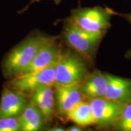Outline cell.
Here are the masks:
<instances>
[{"label":"cell","instance_id":"ffe728a7","mask_svg":"<svg viewBox=\"0 0 131 131\" xmlns=\"http://www.w3.org/2000/svg\"><path fill=\"white\" fill-rule=\"evenodd\" d=\"M50 131H64L66 130V129H64L63 127H60V126H56V127H52V128L48 129Z\"/></svg>","mask_w":131,"mask_h":131},{"label":"cell","instance_id":"ac0fdd59","mask_svg":"<svg viewBox=\"0 0 131 131\" xmlns=\"http://www.w3.org/2000/svg\"><path fill=\"white\" fill-rule=\"evenodd\" d=\"M112 13L114 16L117 15L120 16V17L126 19L127 21H128L129 23L131 24V12L129 13V14H122V13L117 12L116 11H114V10L112 9Z\"/></svg>","mask_w":131,"mask_h":131},{"label":"cell","instance_id":"277c9868","mask_svg":"<svg viewBox=\"0 0 131 131\" xmlns=\"http://www.w3.org/2000/svg\"><path fill=\"white\" fill-rule=\"evenodd\" d=\"M112 9L97 6L93 7H81L72 10L67 18L82 30L93 33L106 34L112 26Z\"/></svg>","mask_w":131,"mask_h":131},{"label":"cell","instance_id":"8fae6325","mask_svg":"<svg viewBox=\"0 0 131 131\" xmlns=\"http://www.w3.org/2000/svg\"><path fill=\"white\" fill-rule=\"evenodd\" d=\"M30 101L41 112L46 123L51 122L56 109L53 86H43L38 88L31 93Z\"/></svg>","mask_w":131,"mask_h":131},{"label":"cell","instance_id":"5bb4252c","mask_svg":"<svg viewBox=\"0 0 131 131\" xmlns=\"http://www.w3.org/2000/svg\"><path fill=\"white\" fill-rule=\"evenodd\" d=\"M66 118L81 127L95 125V118L89 100L78 103L68 113Z\"/></svg>","mask_w":131,"mask_h":131},{"label":"cell","instance_id":"e0dca14e","mask_svg":"<svg viewBox=\"0 0 131 131\" xmlns=\"http://www.w3.org/2000/svg\"><path fill=\"white\" fill-rule=\"evenodd\" d=\"M40 1H41V0H31V1H30V3H29V4H27V6H26L23 9H22L21 10H20L19 12H18V13H19V14H22V13L25 12L26 11L29 9V7H30V6L32 4H34V3H35V2H40ZM53 2L55 4L58 5V4H60V3H61V0H53ZM81 0H78V4H79V6H81Z\"/></svg>","mask_w":131,"mask_h":131},{"label":"cell","instance_id":"30bf717a","mask_svg":"<svg viewBox=\"0 0 131 131\" xmlns=\"http://www.w3.org/2000/svg\"><path fill=\"white\" fill-rule=\"evenodd\" d=\"M27 103L25 94L5 88L0 101V118L18 117Z\"/></svg>","mask_w":131,"mask_h":131},{"label":"cell","instance_id":"9a60e30c","mask_svg":"<svg viewBox=\"0 0 131 131\" xmlns=\"http://www.w3.org/2000/svg\"><path fill=\"white\" fill-rule=\"evenodd\" d=\"M112 128L117 130L131 131V102L124 104L120 115Z\"/></svg>","mask_w":131,"mask_h":131},{"label":"cell","instance_id":"2e32d148","mask_svg":"<svg viewBox=\"0 0 131 131\" xmlns=\"http://www.w3.org/2000/svg\"><path fill=\"white\" fill-rule=\"evenodd\" d=\"M18 130H21L19 116L0 118V131Z\"/></svg>","mask_w":131,"mask_h":131},{"label":"cell","instance_id":"4fadbf2b","mask_svg":"<svg viewBox=\"0 0 131 131\" xmlns=\"http://www.w3.org/2000/svg\"><path fill=\"white\" fill-rule=\"evenodd\" d=\"M19 119L23 131L39 130L46 123L41 112L31 101L26 104L19 115Z\"/></svg>","mask_w":131,"mask_h":131},{"label":"cell","instance_id":"7402d4cb","mask_svg":"<svg viewBox=\"0 0 131 131\" xmlns=\"http://www.w3.org/2000/svg\"><path fill=\"white\" fill-rule=\"evenodd\" d=\"M130 102H131V101H130Z\"/></svg>","mask_w":131,"mask_h":131},{"label":"cell","instance_id":"3957f363","mask_svg":"<svg viewBox=\"0 0 131 131\" xmlns=\"http://www.w3.org/2000/svg\"><path fill=\"white\" fill-rule=\"evenodd\" d=\"M90 66L74 50L63 51L55 66L54 86L81 84L91 72Z\"/></svg>","mask_w":131,"mask_h":131},{"label":"cell","instance_id":"ba28073f","mask_svg":"<svg viewBox=\"0 0 131 131\" xmlns=\"http://www.w3.org/2000/svg\"><path fill=\"white\" fill-rule=\"evenodd\" d=\"M81 84L55 86V108L62 117L66 118L68 113L75 106L86 100L81 91Z\"/></svg>","mask_w":131,"mask_h":131},{"label":"cell","instance_id":"7a4b0ae2","mask_svg":"<svg viewBox=\"0 0 131 131\" xmlns=\"http://www.w3.org/2000/svg\"><path fill=\"white\" fill-rule=\"evenodd\" d=\"M52 37L39 34L28 38L15 47L4 60L3 66L6 75L10 77L17 76L32 63L40 49Z\"/></svg>","mask_w":131,"mask_h":131},{"label":"cell","instance_id":"52a82bcc","mask_svg":"<svg viewBox=\"0 0 131 131\" xmlns=\"http://www.w3.org/2000/svg\"><path fill=\"white\" fill-rule=\"evenodd\" d=\"M63 52V47L59 41V37L52 36L49 41L40 49L32 63L17 76L40 71L56 64Z\"/></svg>","mask_w":131,"mask_h":131},{"label":"cell","instance_id":"44dd1931","mask_svg":"<svg viewBox=\"0 0 131 131\" xmlns=\"http://www.w3.org/2000/svg\"><path fill=\"white\" fill-rule=\"evenodd\" d=\"M125 57H126V58L131 60V49L126 52Z\"/></svg>","mask_w":131,"mask_h":131},{"label":"cell","instance_id":"6da1fadb","mask_svg":"<svg viewBox=\"0 0 131 131\" xmlns=\"http://www.w3.org/2000/svg\"><path fill=\"white\" fill-rule=\"evenodd\" d=\"M63 23L62 33L65 43L83 57L91 68L92 67L98 47L106 34L83 30L68 18L64 19Z\"/></svg>","mask_w":131,"mask_h":131},{"label":"cell","instance_id":"d6986e66","mask_svg":"<svg viewBox=\"0 0 131 131\" xmlns=\"http://www.w3.org/2000/svg\"><path fill=\"white\" fill-rule=\"evenodd\" d=\"M83 130L81 126H80L79 125H74L72 126H70L66 129V130L68 131H81Z\"/></svg>","mask_w":131,"mask_h":131},{"label":"cell","instance_id":"7c38bea8","mask_svg":"<svg viewBox=\"0 0 131 131\" xmlns=\"http://www.w3.org/2000/svg\"><path fill=\"white\" fill-rule=\"evenodd\" d=\"M107 80L104 72L95 69L88 75L81 84V89L87 100L104 98Z\"/></svg>","mask_w":131,"mask_h":131},{"label":"cell","instance_id":"5b68a950","mask_svg":"<svg viewBox=\"0 0 131 131\" xmlns=\"http://www.w3.org/2000/svg\"><path fill=\"white\" fill-rule=\"evenodd\" d=\"M57 63L40 71L15 77L8 83L7 87L26 94L43 86H54Z\"/></svg>","mask_w":131,"mask_h":131},{"label":"cell","instance_id":"9c48e42d","mask_svg":"<svg viewBox=\"0 0 131 131\" xmlns=\"http://www.w3.org/2000/svg\"><path fill=\"white\" fill-rule=\"evenodd\" d=\"M107 86L104 98L125 104L131 101V79L104 72Z\"/></svg>","mask_w":131,"mask_h":131},{"label":"cell","instance_id":"8992f818","mask_svg":"<svg viewBox=\"0 0 131 131\" xmlns=\"http://www.w3.org/2000/svg\"><path fill=\"white\" fill-rule=\"evenodd\" d=\"M96 126L101 129L113 127L117 121L124 104L105 98L90 100Z\"/></svg>","mask_w":131,"mask_h":131}]
</instances>
